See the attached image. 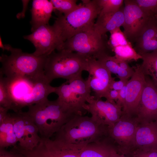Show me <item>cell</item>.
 Returning a JSON list of instances; mask_svg holds the SVG:
<instances>
[{"label":"cell","mask_w":157,"mask_h":157,"mask_svg":"<svg viewBox=\"0 0 157 157\" xmlns=\"http://www.w3.org/2000/svg\"><path fill=\"white\" fill-rule=\"evenodd\" d=\"M42 74L32 77L11 78L4 76L13 102L12 110L15 112L21 111L24 107L39 102V83L38 79Z\"/></svg>","instance_id":"ba28073f"},{"label":"cell","mask_w":157,"mask_h":157,"mask_svg":"<svg viewBox=\"0 0 157 157\" xmlns=\"http://www.w3.org/2000/svg\"><path fill=\"white\" fill-rule=\"evenodd\" d=\"M153 150H157V120L138 124L129 154Z\"/></svg>","instance_id":"ac0fdd59"},{"label":"cell","mask_w":157,"mask_h":157,"mask_svg":"<svg viewBox=\"0 0 157 157\" xmlns=\"http://www.w3.org/2000/svg\"><path fill=\"white\" fill-rule=\"evenodd\" d=\"M47 56H36L33 53L23 52L14 48L9 55L2 54L0 74L11 78L32 77L44 74V68Z\"/></svg>","instance_id":"5b68a950"},{"label":"cell","mask_w":157,"mask_h":157,"mask_svg":"<svg viewBox=\"0 0 157 157\" xmlns=\"http://www.w3.org/2000/svg\"><path fill=\"white\" fill-rule=\"evenodd\" d=\"M87 111L94 119L101 124L109 127L120 119L122 114V108L116 102L95 99L92 95L88 100Z\"/></svg>","instance_id":"9a60e30c"},{"label":"cell","mask_w":157,"mask_h":157,"mask_svg":"<svg viewBox=\"0 0 157 157\" xmlns=\"http://www.w3.org/2000/svg\"><path fill=\"white\" fill-rule=\"evenodd\" d=\"M126 85L119 91L118 98L116 102L118 106L122 108V109L124 105L126 99Z\"/></svg>","instance_id":"836d02e7"},{"label":"cell","mask_w":157,"mask_h":157,"mask_svg":"<svg viewBox=\"0 0 157 157\" xmlns=\"http://www.w3.org/2000/svg\"></svg>","instance_id":"60d3db41"},{"label":"cell","mask_w":157,"mask_h":157,"mask_svg":"<svg viewBox=\"0 0 157 157\" xmlns=\"http://www.w3.org/2000/svg\"><path fill=\"white\" fill-rule=\"evenodd\" d=\"M146 76V83L134 117L139 124L157 120V86Z\"/></svg>","instance_id":"e0dca14e"},{"label":"cell","mask_w":157,"mask_h":157,"mask_svg":"<svg viewBox=\"0 0 157 157\" xmlns=\"http://www.w3.org/2000/svg\"><path fill=\"white\" fill-rule=\"evenodd\" d=\"M119 95V91L111 90L109 92V96L111 100L113 102L117 101Z\"/></svg>","instance_id":"d590c367"},{"label":"cell","mask_w":157,"mask_h":157,"mask_svg":"<svg viewBox=\"0 0 157 157\" xmlns=\"http://www.w3.org/2000/svg\"><path fill=\"white\" fill-rule=\"evenodd\" d=\"M104 35L96 32L94 28L79 32L66 40L61 50L77 53L89 58L97 59L104 54H109L110 47Z\"/></svg>","instance_id":"52a82bcc"},{"label":"cell","mask_w":157,"mask_h":157,"mask_svg":"<svg viewBox=\"0 0 157 157\" xmlns=\"http://www.w3.org/2000/svg\"><path fill=\"white\" fill-rule=\"evenodd\" d=\"M82 54L65 50L53 51L47 56L44 74L50 83L58 78L72 80L86 71L89 59Z\"/></svg>","instance_id":"3957f363"},{"label":"cell","mask_w":157,"mask_h":157,"mask_svg":"<svg viewBox=\"0 0 157 157\" xmlns=\"http://www.w3.org/2000/svg\"><path fill=\"white\" fill-rule=\"evenodd\" d=\"M156 18V17H155Z\"/></svg>","instance_id":"ab89813d"},{"label":"cell","mask_w":157,"mask_h":157,"mask_svg":"<svg viewBox=\"0 0 157 157\" xmlns=\"http://www.w3.org/2000/svg\"><path fill=\"white\" fill-rule=\"evenodd\" d=\"M153 14L155 17L157 19V7L155 10Z\"/></svg>","instance_id":"f35d334b"},{"label":"cell","mask_w":157,"mask_h":157,"mask_svg":"<svg viewBox=\"0 0 157 157\" xmlns=\"http://www.w3.org/2000/svg\"><path fill=\"white\" fill-rule=\"evenodd\" d=\"M11 114L14 131L19 142L17 146L25 150L33 149L41 139L37 127L26 112L21 110Z\"/></svg>","instance_id":"7c38bea8"},{"label":"cell","mask_w":157,"mask_h":157,"mask_svg":"<svg viewBox=\"0 0 157 157\" xmlns=\"http://www.w3.org/2000/svg\"><path fill=\"white\" fill-rule=\"evenodd\" d=\"M141 56L143 61L140 65L143 73L145 76H150L152 81L157 86V51Z\"/></svg>","instance_id":"cb8c5ba5"},{"label":"cell","mask_w":157,"mask_h":157,"mask_svg":"<svg viewBox=\"0 0 157 157\" xmlns=\"http://www.w3.org/2000/svg\"><path fill=\"white\" fill-rule=\"evenodd\" d=\"M144 11L153 14L157 7V0H133Z\"/></svg>","instance_id":"4dcf8cb0"},{"label":"cell","mask_w":157,"mask_h":157,"mask_svg":"<svg viewBox=\"0 0 157 157\" xmlns=\"http://www.w3.org/2000/svg\"><path fill=\"white\" fill-rule=\"evenodd\" d=\"M15 151L22 157H80L79 148L65 144L59 139L41 138L31 150H25L18 147Z\"/></svg>","instance_id":"9c48e42d"},{"label":"cell","mask_w":157,"mask_h":157,"mask_svg":"<svg viewBox=\"0 0 157 157\" xmlns=\"http://www.w3.org/2000/svg\"><path fill=\"white\" fill-rule=\"evenodd\" d=\"M109 137L79 148L80 157H110L117 149Z\"/></svg>","instance_id":"44dd1931"},{"label":"cell","mask_w":157,"mask_h":157,"mask_svg":"<svg viewBox=\"0 0 157 157\" xmlns=\"http://www.w3.org/2000/svg\"><path fill=\"white\" fill-rule=\"evenodd\" d=\"M88 79L82 76L67 81L56 87L57 100L65 110L73 115H83L87 111L88 99L92 96Z\"/></svg>","instance_id":"8992f818"},{"label":"cell","mask_w":157,"mask_h":157,"mask_svg":"<svg viewBox=\"0 0 157 157\" xmlns=\"http://www.w3.org/2000/svg\"><path fill=\"white\" fill-rule=\"evenodd\" d=\"M110 32V35L109 42L108 43L111 49L117 46L127 45L131 43L127 39L120 28Z\"/></svg>","instance_id":"f546056e"},{"label":"cell","mask_w":157,"mask_h":157,"mask_svg":"<svg viewBox=\"0 0 157 157\" xmlns=\"http://www.w3.org/2000/svg\"><path fill=\"white\" fill-rule=\"evenodd\" d=\"M112 50L115 53L114 56L122 60L127 62L131 60L137 61L142 59L141 56L138 53L133 47L131 43L117 46Z\"/></svg>","instance_id":"484cf974"},{"label":"cell","mask_w":157,"mask_h":157,"mask_svg":"<svg viewBox=\"0 0 157 157\" xmlns=\"http://www.w3.org/2000/svg\"><path fill=\"white\" fill-rule=\"evenodd\" d=\"M82 1L79 7L69 13L59 14L53 25L63 42L79 32L94 28L101 10L98 0Z\"/></svg>","instance_id":"7a4b0ae2"},{"label":"cell","mask_w":157,"mask_h":157,"mask_svg":"<svg viewBox=\"0 0 157 157\" xmlns=\"http://www.w3.org/2000/svg\"><path fill=\"white\" fill-rule=\"evenodd\" d=\"M0 157H22L17 152L12 149L10 151L6 150L5 148H0Z\"/></svg>","instance_id":"d6a6232c"},{"label":"cell","mask_w":157,"mask_h":157,"mask_svg":"<svg viewBox=\"0 0 157 157\" xmlns=\"http://www.w3.org/2000/svg\"><path fill=\"white\" fill-rule=\"evenodd\" d=\"M113 57L114 61L122 69L128 71H134L133 68L129 66L128 62L117 59L114 56Z\"/></svg>","instance_id":"e575fe53"},{"label":"cell","mask_w":157,"mask_h":157,"mask_svg":"<svg viewBox=\"0 0 157 157\" xmlns=\"http://www.w3.org/2000/svg\"><path fill=\"white\" fill-rule=\"evenodd\" d=\"M0 106L12 110L13 102L4 76L0 74Z\"/></svg>","instance_id":"83f0119b"},{"label":"cell","mask_w":157,"mask_h":157,"mask_svg":"<svg viewBox=\"0 0 157 157\" xmlns=\"http://www.w3.org/2000/svg\"><path fill=\"white\" fill-rule=\"evenodd\" d=\"M86 71L89 73L88 78L94 98L104 97L110 102H115L112 101L109 96L111 85L114 80L111 73L97 60L93 58L89 59Z\"/></svg>","instance_id":"5bb4252c"},{"label":"cell","mask_w":157,"mask_h":157,"mask_svg":"<svg viewBox=\"0 0 157 157\" xmlns=\"http://www.w3.org/2000/svg\"><path fill=\"white\" fill-rule=\"evenodd\" d=\"M123 6L115 12L99 14L94 25V30L99 34L104 35L108 32L122 26L124 21Z\"/></svg>","instance_id":"ffe728a7"},{"label":"cell","mask_w":157,"mask_h":157,"mask_svg":"<svg viewBox=\"0 0 157 157\" xmlns=\"http://www.w3.org/2000/svg\"><path fill=\"white\" fill-rule=\"evenodd\" d=\"M54 9L58 11L59 14L66 15L79 7L81 3L77 4L76 0H51Z\"/></svg>","instance_id":"4316f807"},{"label":"cell","mask_w":157,"mask_h":157,"mask_svg":"<svg viewBox=\"0 0 157 157\" xmlns=\"http://www.w3.org/2000/svg\"><path fill=\"white\" fill-rule=\"evenodd\" d=\"M128 80H120L116 81L114 80L110 86V90H114L118 91L121 90L124 86L126 85Z\"/></svg>","instance_id":"1f68e13d"},{"label":"cell","mask_w":157,"mask_h":157,"mask_svg":"<svg viewBox=\"0 0 157 157\" xmlns=\"http://www.w3.org/2000/svg\"><path fill=\"white\" fill-rule=\"evenodd\" d=\"M123 33L131 43L135 42L153 14L142 10L133 0H124Z\"/></svg>","instance_id":"4fadbf2b"},{"label":"cell","mask_w":157,"mask_h":157,"mask_svg":"<svg viewBox=\"0 0 157 157\" xmlns=\"http://www.w3.org/2000/svg\"><path fill=\"white\" fill-rule=\"evenodd\" d=\"M24 38L30 41L35 48L36 56H48L55 50H61L63 43L53 25H41Z\"/></svg>","instance_id":"30bf717a"},{"label":"cell","mask_w":157,"mask_h":157,"mask_svg":"<svg viewBox=\"0 0 157 157\" xmlns=\"http://www.w3.org/2000/svg\"><path fill=\"white\" fill-rule=\"evenodd\" d=\"M133 67L134 72L126 85V99L122 110V113L134 117L146 83V76L140 65Z\"/></svg>","instance_id":"2e32d148"},{"label":"cell","mask_w":157,"mask_h":157,"mask_svg":"<svg viewBox=\"0 0 157 157\" xmlns=\"http://www.w3.org/2000/svg\"><path fill=\"white\" fill-rule=\"evenodd\" d=\"M138 124L135 117L122 113L117 122L108 127L109 137L118 144V150L122 153H130Z\"/></svg>","instance_id":"8fae6325"},{"label":"cell","mask_w":157,"mask_h":157,"mask_svg":"<svg viewBox=\"0 0 157 157\" xmlns=\"http://www.w3.org/2000/svg\"><path fill=\"white\" fill-rule=\"evenodd\" d=\"M101 8L99 14L110 13L116 12L123 6V0H98Z\"/></svg>","instance_id":"f1b7e54d"},{"label":"cell","mask_w":157,"mask_h":157,"mask_svg":"<svg viewBox=\"0 0 157 157\" xmlns=\"http://www.w3.org/2000/svg\"><path fill=\"white\" fill-rule=\"evenodd\" d=\"M54 10L53 6L51 0H33L31 10V31L40 26L49 24Z\"/></svg>","instance_id":"7402d4cb"},{"label":"cell","mask_w":157,"mask_h":157,"mask_svg":"<svg viewBox=\"0 0 157 157\" xmlns=\"http://www.w3.org/2000/svg\"><path fill=\"white\" fill-rule=\"evenodd\" d=\"M0 47L2 49L3 51L6 50L10 52L14 49V48H13L11 45L9 44H3L2 42L1 36L0 38Z\"/></svg>","instance_id":"74e56055"},{"label":"cell","mask_w":157,"mask_h":157,"mask_svg":"<svg viewBox=\"0 0 157 157\" xmlns=\"http://www.w3.org/2000/svg\"><path fill=\"white\" fill-rule=\"evenodd\" d=\"M9 110L0 106V123L1 122L8 113Z\"/></svg>","instance_id":"8d00e7d4"},{"label":"cell","mask_w":157,"mask_h":157,"mask_svg":"<svg viewBox=\"0 0 157 157\" xmlns=\"http://www.w3.org/2000/svg\"><path fill=\"white\" fill-rule=\"evenodd\" d=\"M97 60L112 74L117 75L120 80H128L134 72L128 71L122 69L113 59V56L106 54L100 56Z\"/></svg>","instance_id":"d4e9b609"},{"label":"cell","mask_w":157,"mask_h":157,"mask_svg":"<svg viewBox=\"0 0 157 157\" xmlns=\"http://www.w3.org/2000/svg\"><path fill=\"white\" fill-rule=\"evenodd\" d=\"M17 142L14 129L12 114L8 113L0 123V148L14 147L17 145Z\"/></svg>","instance_id":"603a6c76"},{"label":"cell","mask_w":157,"mask_h":157,"mask_svg":"<svg viewBox=\"0 0 157 157\" xmlns=\"http://www.w3.org/2000/svg\"><path fill=\"white\" fill-rule=\"evenodd\" d=\"M28 107L26 113L37 127L41 138H50L75 116L67 112L57 99H48Z\"/></svg>","instance_id":"277c9868"},{"label":"cell","mask_w":157,"mask_h":157,"mask_svg":"<svg viewBox=\"0 0 157 157\" xmlns=\"http://www.w3.org/2000/svg\"><path fill=\"white\" fill-rule=\"evenodd\" d=\"M54 135V137L68 145L82 147L108 136V126L91 116L78 115L71 118Z\"/></svg>","instance_id":"6da1fadb"},{"label":"cell","mask_w":157,"mask_h":157,"mask_svg":"<svg viewBox=\"0 0 157 157\" xmlns=\"http://www.w3.org/2000/svg\"><path fill=\"white\" fill-rule=\"evenodd\" d=\"M134 49L140 55L157 51V19L152 15L136 40Z\"/></svg>","instance_id":"d6986e66"}]
</instances>
